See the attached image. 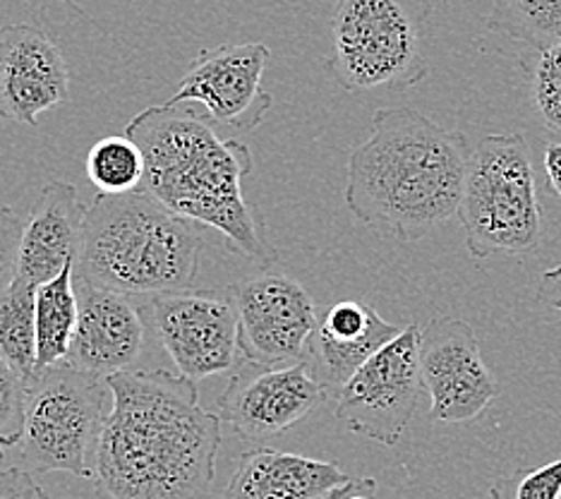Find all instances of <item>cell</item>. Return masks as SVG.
I'll return each instance as SVG.
<instances>
[{"mask_svg": "<svg viewBox=\"0 0 561 499\" xmlns=\"http://www.w3.org/2000/svg\"><path fill=\"white\" fill-rule=\"evenodd\" d=\"M22 230L24 222L20 219V214L0 202V293L10 286V281L18 274Z\"/></svg>", "mask_w": 561, "mask_h": 499, "instance_id": "484cf974", "label": "cell"}, {"mask_svg": "<svg viewBox=\"0 0 561 499\" xmlns=\"http://www.w3.org/2000/svg\"><path fill=\"white\" fill-rule=\"evenodd\" d=\"M0 499H50L36 483L34 473L24 466H5L0 470Z\"/></svg>", "mask_w": 561, "mask_h": 499, "instance_id": "4316f807", "label": "cell"}, {"mask_svg": "<svg viewBox=\"0 0 561 499\" xmlns=\"http://www.w3.org/2000/svg\"><path fill=\"white\" fill-rule=\"evenodd\" d=\"M542 166H545L547 183H550V188L554 190V195L561 197V139L545 147Z\"/></svg>", "mask_w": 561, "mask_h": 499, "instance_id": "f546056e", "label": "cell"}, {"mask_svg": "<svg viewBox=\"0 0 561 499\" xmlns=\"http://www.w3.org/2000/svg\"><path fill=\"white\" fill-rule=\"evenodd\" d=\"M36 288L15 276L0 293V358L27 384L36 375Z\"/></svg>", "mask_w": 561, "mask_h": 499, "instance_id": "44dd1931", "label": "cell"}, {"mask_svg": "<svg viewBox=\"0 0 561 499\" xmlns=\"http://www.w3.org/2000/svg\"><path fill=\"white\" fill-rule=\"evenodd\" d=\"M518 60L526 72L530 101L540 123L550 133L561 135V42Z\"/></svg>", "mask_w": 561, "mask_h": 499, "instance_id": "603a6c76", "label": "cell"}, {"mask_svg": "<svg viewBox=\"0 0 561 499\" xmlns=\"http://www.w3.org/2000/svg\"><path fill=\"white\" fill-rule=\"evenodd\" d=\"M348 478L331 461L254 446L216 499H317Z\"/></svg>", "mask_w": 561, "mask_h": 499, "instance_id": "ac0fdd59", "label": "cell"}, {"mask_svg": "<svg viewBox=\"0 0 561 499\" xmlns=\"http://www.w3.org/2000/svg\"><path fill=\"white\" fill-rule=\"evenodd\" d=\"M420 329L403 327L401 334L377 351L339 389L336 418L351 432L393 446L413 420L425 394L420 373Z\"/></svg>", "mask_w": 561, "mask_h": 499, "instance_id": "ba28073f", "label": "cell"}, {"mask_svg": "<svg viewBox=\"0 0 561 499\" xmlns=\"http://www.w3.org/2000/svg\"><path fill=\"white\" fill-rule=\"evenodd\" d=\"M80 300V317L66 363L72 367L111 377L137 370L147 351L151 325L149 298L89 286L75 279Z\"/></svg>", "mask_w": 561, "mask_h": 499, "instance_id": "5bb4252c", "label": "cell"}, {"mask_svg": "<svg viewBox=\"0 0 561 499\" xmlns=\"http://www.w3.org/2000/svg\"><path fill=\"white\" fill-rule=\"evenodd\" d=\"M70 99V70L58 44L34 24L0 27V118L36 125Z\"/></svg>", "mask_w": 561, "mask_h": 499, "instance_id": "9a60e30c", "label": "cell"}, {"mask_svg": "<svg viewBox=\"0 0 561 499\" xmlns=\"http://www.w3.org/2000/svg\"><path fill=\"white\" fill-rule=\"evenodd\" d=\"M458 219L473 260L528 258L542 242V204L526 137L488 135L473 149Z\"/></svg>", "mask_w": 561, "mask_h": 499, "instance_id": "8992f818", "label": "cell"}, {"mask_svg": "<svg viewBox=\"0 0 561 499\" xmlns=\"http://www.w3.org/2000/svg\"><path fill=\"white\" fill-rule=\"evenodd\" d=\"M80 317L75 262L36 288V373L62 363L70 353Z\"/></svg>", "mask_w": 561, "mask_h": 499, "instance_id": "d6986e66", "label": "cell"}, {"mask_svg": "<svg viewBox=\"0 0 561 499\" xmlns=\"http://www.w3.org/2000/svg\"><path fill=\"white\" fill-rule=\"evenodd\" d=\"M108 379L70 363L39 370L27 384L22 466L32 473H72L94 480V464L106 426Z\"/></svg>", "mask_w": 561, "mask_h": 499, "instance_id": "52a82bcc", "label": "cell"}, {"mask_svg": "<svg viewBox=\"0 0 561 499\" xmlns=\"http://www.w3.org/2000/svg\"><path fill=\"white\" fill-rule=\"evenodd\" d=\"M538 300L561 313V266H554L547 274H542L540 288H538Z\"/></svg>", "mask_w": 561, "mask_h": 499, "instance_id": "f1b7e54d", "label": "cell"}, {"mask_svg": "<svg viewBox=\"0 0 561 499\" xmlns=\"http://www.w3.org/2000/svg\"><path fill=\"white\" fill-rule=\"evenodd\" d=\"M151 327L178 375L193 382L236 367L238 310L231 291H173L149 298Z\"/></svg>", "mask_w": 561, "mask_h": 499, "instance_id": "30bf717a", "label": "cell"}, {"mask_svg": "<svg viewBox=\"0 0 561 499\" xmlns=\"http://www.w3.org/2000/svg\"><path fill=\"white\" fill-rule=\"evenodd\" d=\"M403 327L387 322L373 305L341 300L320 315L308 361L327 389H341L377 351L397 339Z\"/></svg>", "mask_w": 561, "mask_h": 499, "instance_id": "2e32d148", "label": "cell"}, {"mask_svg": "<svg viewBox=\"0 0 561 499\" xmlns=\"http://www.w3.org/2000/svg\"><path fill=\"white\" fill-rule=\"evenodd\" d=\"M272 50L266 44H224L204 48L178 84L171 104H199L216 125L254 131L274 99L262 87Z\"/></svg>", "mask_w": 561, "mask_h": 499, "instance_id": "4fadbf2b", "label": "cell"}, {"mask_svg": "<svg viewBox=\"0 0 561 499\" xmlns=\"http://www.w3.org/2000/svg\"><path fill=\"white\" fill-rule=\"evenodd\" d=\"M199 260L202 238L193 226L149 192H99L84 214L75 279L125 296L154 298L193 288Z\"/></svg>", "mask_w": 561, "mask_h": 499, "instance_id": "277c9868", "label": "cell"}, {"mask_svg": "<svg viewBox=\"0 0 561 499\" xmlns=\"http://www.w3.org/2000/svg\"><path fill=\"white\" fill-rule=\"evenodd\" d=\"M147 173L145 151L127 135H108L89 149L87 175L106 195H125L142 188Z\"/></svg>", "mask_w": 561, "mask_h": 499, "instance_id": "7402d4cb", "label": "cell"}, {"mask_svg": "<svg viewBox=\"0 0 561 499\" xmlns=\"http://www.w3.org/2000/svg\"><path fill=\"white\" fill-rule=\"evenodd\" d=\"M145 151L147 173L139 190L157 197L185 222L219 230L233 252L270 269L278 252L260 209L245 200L242 178L252 173L250 147L226 139L193 104L139 111L125 133Z\"/></svg>", "mask_w": 561, "mask_h": 499, "instance_id": "7a4b0ae2", "label": "cell"}, {"mask_svg": "<svg viewBox=\"0 0 561 499\" xmlns=\"http://www.w3.org/2000/svg\"><path fill=\"white\" fill-rule=\"evenodd\" d=\"M87 207L70 183H48L24 222L18 274L34 286L56 279L78 258Z\"/></svg>", "mask_w": 561, "mask_h": 499, "instance_id": "e0dca14e", "label": "cell"}, {"mask_svg": "<svg viewBox=\"0 0 561 499\" xmlns=\"http://www.w3.org/2000/svg\"><path fill=\"white\" fill-rule=\"evenodd\" d=\"M324 401L327 387L317 379L310 361L280 367L240 361L216 401V416L240 440L260 444L296 428Z\"/></svg>", "mask_w": 561, "mask_h": 499, "instance_id": "8fae6325", "label": "cell"}, {"mask_svg": "<svg viewBox=\"0 0 561 499\" xmlns=\"http://www.w3.org/2000/svg\"><path fill=\"white\" fill-rule=\"evenodd\" d=\"M228 291L238 310L240 361L270 367L308 361L320 313L302 284L262 272Z\"/></svg>", "mask_w": 561, "mask_h": 499, "instance_id": "9c48e42d", "label": "cell"}, {"mask_svg": "<svg viewBox=\"0 0 561 499\" xmlns=\"http://www.w3.org/2000/svg\"><path fill=\"white\" fill-rule=\"evenodd\" d=\"M375 495H377L375 478H348L346 483L336 485L334 490H329L317 499H375Z\"/></svg>", "mask_w": 561, "mask_h": 499, "instance_id": "83f0119b", "label": "cell"}, {"mask_svg": "<svg viewBox=\"0 0 561 499\" xmlns=\"http://www.w3.org/2000/svg\"><path fill=\"white\" fill-rule=\"evenodd\" d=\"M27 382L0 358V446H15L24 434Z\"/></svg>", "mask_w": 561, "mask_h": 499, "instance_id": "d4e9b609", "label": "cell"}, {"mask_svg": "<svg viewBox=\"0 0 561 499\" xmlns=\"http://www.w3.org/2000/svg\"><path fill=\"white\" fill-rule=\"evenodd\" d=\"M488 34L518 58L552 48L561 42V0H494Z\"/></svg>", "mask_w": 561, "mask_h": 499, "instance_id": "ffe728a7", "label": "cell"}, {"mask_svg": "<svg viewBox=\"0 0 561 499\" xmlns=\"http://www.w3.org/2000/svg\"><path fill=\"white\" fill-rule=\"evenodd\" d=\"M432 0H336L324 66L348 94L401 92L430 75Z\"/></svg>", "mask_w": 561, "mask_h": 499, "instance_id": "5b68a950", "label": "cell"}, {"mask_svg": "<svg viewBox=\"0 0 561 499\" xmlns=\"http://www.w3.org/2000/svg\"><path fill=\"white\" fill-rule=\"evenodd\" d=\"M5 468V452H3V446H0V470Z\"/></svg>", "mask_w": 561, "mask_h": 499, "instance_id": "4dcf8cb0", "label": "cell"}, {"mask_svg": "<svg viewBox=\"0 0 561 499\" xmlns=\"http://www.w3.org/2000/svg\"><path fill=\"white\" fill-rule=\"evenodd\" d=\"M420 373L432 401V420L470 422L500 396V384L484 365L478 334L463 319L439 315L423 327Z\"/></svg>", "mask_w": 561, "mask_h": 499, "instance_id": "7c38bea8", "label": "cell"}, {"mask_svg": "<svg viewBox=\"0 0 561 499\" xmlns=\"http://www.w3.org/2000/svg\"><path fill=\"white\" fill-rule=\"evenodd\" d=\"M96 499H216L221 418L199 406L197 382L169 370L111 375Z\"/></svg>", "mask_w": 561, "mask_h": 499, "instance_id": "6da1fadb", "label": "cell"}, {"mask_svg": "<svg viewBox=\"0 0 561 499\" xmlns=\"http://www.w3.org/2000/svg\"><path fill=\"white\" fill-rule=\"evenodd\" d=\"M473 147L415 109H379L348 157L346 207L367 228L417 242L458 214Z\"/></svg>", "mask_w": 561, "mask_h": 499, "instance_id": "3957f363", "label": "cell"}, {"mask_svg": "<svg viewBox=\"0 0 561 499\" xmlns=\"http://www.w3.org/2000/svg\"><path fill=\"white\" fill-rule=\"evenodd\" d=\"M488 499H561V458L514 470L494 485Z\"/></svg>", "mask_w": 561, "mask_h": 499, "instance_id": "cb8c5ba5", "label": "cell"}]
</instances>
